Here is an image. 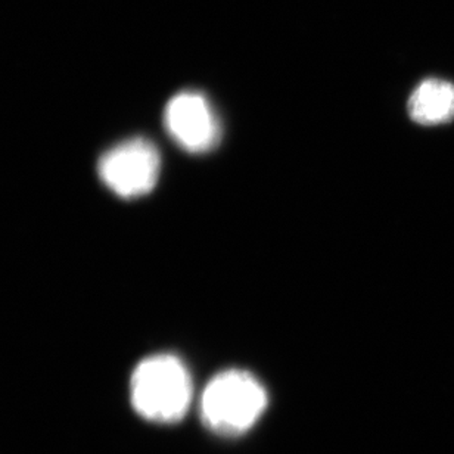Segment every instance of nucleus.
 I'll return each instance as SVG.
<instances>
[{
	"instance_id": "obj_1",
	"label": "nucleus",
	"mask_w": 454,
	"mask_h": 454,
	"mask_svg": "<svg viewBox=\"0 0 454 454\" xmlns=\"http://www.w3.org/2000/svg\"><path fill=\"white\" fill-rule=\"evenodd\" d=\"M131 404L145 419L175 424L184 419L192 402V380L188 367L170 354L145 358L130 380Z\"/></svg>"
},
{
	"instance_id": "obj_2",
	"label": "nucleus",
	"mask_w": 454,
	"mask_h": 454,
	"mask_svg": "<svg viewBox=\"0 0 454 454\" xmlns=\"http://www.w3.org/2000/svg\"><path fill=\"white\" fill-rule=\"evenodd\" d=\"M266 407V389L244 371L222 372L207 385L201 397L204 424L229 437L253 428Z\"/></svg>"
},
{
	"instance_id": "obj_3",
	"label": "nucleus",
	"mask_w": 454,
	"mask_h": 454,
	"mask_svg": "<svg viewBox=\"0 0 454 454\" xmlns=\"http://www.w3.org/2000/svg\"><path fill=\"white\" fill-rule=\"evenodd\" d=\"M161 158L144 137L124 140L106 151L98 164L102 184L124 200L144 197L157 186Z\"/></svg>"
},
{
	"instance_id": "obj_4",
	"label": "nucleus",
	"mask_w": 454,
	"mask_h": 454,
	"mask_svg": "<svg viewBox=\"0 0 454 454\" xmlns=\"http://www.w3.org/2000/svg\"><path fill=\"white\" fill-rule=\"evenodd\" d=\"M164 124L171 139L186 153H208L219 144V120L201 93L182 92L171 98Z\"/></svg>"
},
{
	"instance_id": "obj_5",
	"label": "nucleus",
	"mask_w": 454,
	"mask_h": 454,
	"mask_svg": "<svg viewBox=\"0 0 454 454\" xmlns=\"http://www.w3.org/2000/svg\"><path fill=\"white\" fill-rule=\"evenodd\" d=\"M413 121L440 126L454 120V84L442 79H427L416 86L407 102Z\"/></svg>"
}]
</instances>
